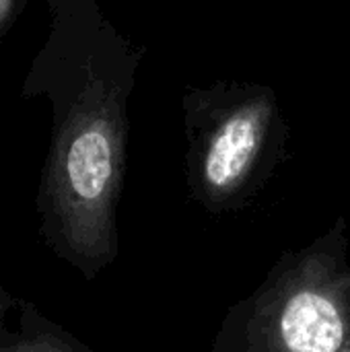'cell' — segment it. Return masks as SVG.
Wrapping results in <instances>:
<instances>
[{
	"label": "cell",
	"instance_id": "277c9868",
	"mask_svg": "<svg viewBox=\"0 0 350 352\" xmlns=\"http://www.w3.org/2000/svg\"><path fill=\"white\" fill-rule=\"evenodd\" d=\"M0 352H93L33 303H19V326L2 332Z\"/></svg>",
	"mask_w": 350,
	"mask_h": 352
},
{
	"label": "cell",
	"instance_id": "7a4b0ae2",
	"mask_svg": "<svg viewBox=\"0 0 350 352\" xmlns=\"http://www.w3.org/2000/svg\"><path fill=\"white\" fill-rule=\"evenodd\" d=\"M350 237L338 217L233 303L210 352H350Z\"/></svg>",
	"mask_w": 350,
	"mask_h": 352
},
{
	"label": "cell",
	"instance_id": "3957f363",
	"mask_svg": "<svg viewBox=\"0 0 350 352\" xmlns=\"http://www.w3.org/2000/svg\"><path fill=\"white\" fill-rule=\"evenodd\" d=\"M186 182L212 214L243 208L278 165L287 124L276 93L260 82H215L184 93Z\"/></svg>",
	"mask_w": 350,
	"mask_h": 352
},
{
	"label": "cell",
	"instance_id": "6da1fadb",
	"mask_svg": "<svg viewBox=\"0 0 350 352\" xmlns=\"http://www.w3.org/2000/svg\"><path fill=\"white\" fill-rule=\"evenodd\" d=\"M50 33L23 85L52 107L39 233L56 258L95 280L118 258V204L126 173L128 103L144 47L99 0H50Z\"/></svg>",
	"mask_w": 350,
	"mask_h": 352
},
{
	"label": "cell",
	"instance_id": "5b68a950",
	"mask_svg": "<svg viewBox=\"0 0 350 352\" xmlns=\"http://www.w3.org/2000/svg\"><path fill=\"white\" fill-rule=\"evenodd\" d=\"M27 0H0V37L8 31V27L19 16L21 8Z\"/></svg>",
	"mask_w": 350,
	"mask_h": 352
},
{
	"label": "cell",
	"instance_id": "8992f818",
	"mask_svg": "<svg viewBox=\"0 0 350 352\" xmlns=\"http://www.w3.org/2000/svg\"><path fill=\"white\" fill-rule=\"evenodd\" d=\"M10 303H12V297L4 291V287L0 285V336H2V322H4V314H6V309L10 307Z\"/></svg>",
	"mask_w": 350,
	"mask_h": 352
}]
</instances>
